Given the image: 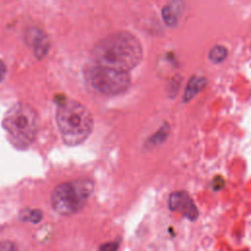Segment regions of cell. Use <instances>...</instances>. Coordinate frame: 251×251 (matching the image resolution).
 Masks as SVG:
<instances>
[{"mask_svg":"<svg viewBox=\"0 0 251 251\" xmlns=\"http://www.w3.org/2000/svg\"><path fill=\"white\" fill-rule=\"evenodd\" d=\"M95 66L128 72L142 60V47L131 33L120 31L101 39L91 51Z\"/></svg>","mask_w":251,"mask_h":251,"instance_id":"6da1fadb","label":"cell"},{"mask_svg":"<svg viewBox=\"0 0 251 251\" xmlns=\"http://www.w3.org/2000/svg\"><path fill=\"white\" fill-rule=\"evenodd\" d=\"M56 122L65 144L76 146L82 143L93 128V116L81 103L75 100H65L59 104Z\"/></svg>","mask_w":251,"mask_h":251,"instance_id":"7a4b0ae2","label":"cell"},{"mask_svg":"<svg viewBox=\"0 0 251 251\" xmlns=\"http://www.w3.org/2000/svg\"><path fill=\"white\" fill-rule=\"evenodd\" d=\"M2 126L9 141L17 149H27L35 140L39 118L36 111L28 104L17 103L5 114Z\"/></svg>","mask_w":251,"mask_h":251,"instance_id":"3957f363","label":"cell"},{"mask_svg":"<svg viewBox=\"0 0 251 251\" xmlns=\"http://www.w3.org/2000/svg\"><path fill=\"white\" fill-rule=\"evenodd\" d=\"M94 190V183L88 177L75 178L58 184L51 192V205L62 216L79 212Z\"/></svg>","mask_w":251,"mask_h":251,"instance_id":"277c9868","label":"cell"},{"mask_svg":"<svg viewBox=\"0 0 251 251\" xmlns=\"http://www.w3.org/2000/svg\"><path fill=\"white\" fill-rule=\"evenodd\" d=\"M89 84L104 95H118L125 92L130 84L128 72L94 66L86 74Z\"/></svg>","mask_w":251,"mask_h":251,"instance_id":"5b68a950","label":"cell"},{"mask_svg":"<svg viewBox=\"0 0 251 251\" xmlns=\"http://www.w3.org/2000/svg\"><path fill=\"white\" fill-rule=\"evenodd\" d=\"M168 205L171 211L181 213L189 221H195L198 218V209L186 191L172 192L169 196Z\"/></svg>","mask_w":251,"mask_h":251,"instance_id":"8992f818","label":"cell"},{"mask_svg":"<svg viewBox=\"0 0 251 251\" xmlns=\"http://www.w3.org/2000/svg\"><path fill=\"white\" fill-rule=\"evenodd\" d=\"M26 41L31 46L37 59H42L48 52L49 40L46 34L39 28L33 27L26 32Z\"/></svg>","mask_w":251,"mask_h":251,"instance_id":"52a82bcc","label":"cell"},{"mask_svg":"<svg viewBox=\"0 0 251 251\" xmlns=\"http://www.w3.org/2000/svg\"><path fill=\"white\" fill-rule=\"evenodd\" d=\"M183 9L182 0H172L162 10V18L168 26H175Z\"/></svg>","mask_w":251,"mask_h":251,"instance_id":"ba28073f","label":"cell"},{"mask_svg":"<svg viewBox=\"0 0 251 251\" xmlns=\"http://www.w3.org/2000/svg\"><path fill=\"white\" fill-rule=\"evenodd\" d=\"M205 86H206V78L198 75L191 76L184 89L183 102L186 103L192 100L197 94H199L202 91V89Z\"/></svg>","mask_w":251,"mask_h":251,"instance_id":"9c48e42d","label":"cell"},{"mask_svg":"<svg viewBox=\"0 0 251 251\" xmlns=\"http://www.w3.org/2000/svg\"><path fill=\"white\" fill-rule=\"evenodd\" d=\"M170 133V125L168 123H164L162 126L153 134L151 135L147 141H146V146L147 147H155L160 144H162L167 137L169 136Z\"/></svg>","mask_w":251,"mask_h":251,"instance_id":"30bf717a","label":"cell"},{"mask_svg":"<svg viewBox=\"0 0 251 251\" xmlns=\"http://www.w3.org/2000/svg\"><path fill=\"white\" fill-rule=\"evenodd\" d=\"M43 218V212L39 209H24L19 214L21 222H29L32 224H38Z\"/></svg>","mask_w":251,"mask_h":251,"instance_id":"8fae6325","label":"cell"},{"mask_svg":"<svg viewBox=\"0 0 251 251\" xmlns=\"http://www.w3.org/2000/svg\"><path fill=\"white\" fill-rule=\"evenodd\" d=\"M227 56V49L223 45H215L213 46L208 54L209 60L214 64L223 63Z\"/></svg>","mask_w":251,"mask_h":251,"instance_id":"7c38bea8","label":"cell"},{"mask_svg":"<svg viewBox=\"0 0 251 251\" xmlns=\"http://www.w3.org/2000/svg\"><path fill=\"white\" fill-rule=\"evenodd\" d=\"M120 247V240L109 241L100 245L98 251H118Z\"/></svg>","mask_w":251,"mask_h":251,"instance_id":"4fadbf2b","label":"cell"},{"mask_svg":"<svg viewBox=\"0 0 251 251\" xmlns=\"http://www.w3.org/2000/svg\"><path fill=\"white\" fill-rule=\"evenodd\" d=\"M0 251H19L18 246L11 241H1Z\"/></svg>","mask_w":251,"mask_h":251,"instance_id":"5bb4252c","label":"cell"},{"mask_svg":"<svg viewBox=\"0 0 251 251\" xmlns=\"http://www.w3.org/2000/svg\"><path fill=\"white\" fill-rule=\"evenodd\" d=\"M224 186H225V179L222 176H217L216 177H214V179L212 180V188L214 190H220Z\"/></svg>","mask_w":251,"mask_h":251,"instance_id":"9a60e30c","label":"cell"},{"mask_svg":"<svg viewBox=\"0 0 251 251\" xmlns=\"http://www.w3.org/2000/svg\"><path fill=\"white\" fill-rule=\"evenodd\" d=\"M173 83H171V87H170V92L172 95H175L176 92H177V89H178V86H179V82H180V79L178 76H176L173 78L172 80Z\"/></svg>","mask_w":251,"mask_h":251,"instance_id":"2e32d148","label":"cell"},{"mask_svg":"<svg viewBox=\"0 0 251 251\" xmlns=\"http://www.w3.org/2000/svg\"><path fill=\"white\" fill-rule=\"evenodd\" d=\"M6 75V66L5 64L0 60V82L4 79Z\"/></svg>","mask_w":251,"mask_h":251,"instance_id":"e0dca14e","label":"cell"}]
</instances>
